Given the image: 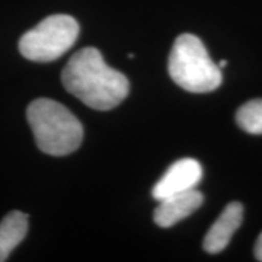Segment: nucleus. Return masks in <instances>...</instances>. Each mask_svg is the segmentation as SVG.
Listing matches in <instances>:
<instances>
[{"label":"nucleus","mask_w":262,"mask_h":262,"mask_svg":"<svg viewBox=\"0 0 262 262\" xmlns=\"http://www.w3.org/2000/svg\"><path fill=\"white\" fill-rule=\"evenodd\" d=\"M61 82L69 94L98 111L115 108L130 91L128 79L106 64L95 47H84L72 56L63 69Z\"/></svg>","instance_id":"obj_1"},{"label":"nucleus","mask_w":262,"mask_h":262,"mask_svg":"<svg viewBox=\"0 0 262 262\" xmlns=\"http://www.w3.org/2000/svg\"><path fill=\"white\" fill-rule=\"evenodd\" d=\"M27 120L34 133L38 149L51 156H66L79 149L83 127L64 105L39 98L29 103Z\"/></svg>","instance_id":"obj_2"},{"label":"nucleus","mask_w":262,"mask_h":262,"mask_svg":"<svg viewBox=\"0 0 262 262\" xmlns=\"http://www.w3.org/2000/svg\"><path fill=\"white\" fill-rule=\"evenodd\" d=\"M168 70L179 88L192 94L213 92L223 80L222 69L213 63L203 41L192 34H182L175 39Z\"/></svg>","instance_id":"obj_3"},{"label":"nucleus","mask_w":262,"mask_h":262,"mask_svg":"<svg viewBox=\"0 0 262 262\" xmlns=\"http://www.w3.org/2000/svg\"><path fill=\"white\" fill-rule=\"evenodd\" d=\"M79 37V24L70 15H51L19 39L20 54L31 61L47 63L67 53Z\"/></svg>","instance_id":"obj_4"},{"label":"nucleus","mask_w":262,"mask_h":262,"mask_svg":"<svg viewBox=\"0 0 262 262\" xmlns=\"http://www.w3.org/2000/svg\"><path fill=\"white\" fill-rule=\"evenodd\" d=\"M203 178V168L195 159H181L165 172V175L153 187L151 195L155 200L175 195L194 189Z\"/></svg>","instance_id":"obj_5"},{"label":"nucleus","mask_w":262,"mask_h":262,"mask_svg":"<svg viewBox=\"0 0 262 262\" xmlns=\"http://www.w3.org/2000/svg\"><path fill=\"white\" fill-rule=\"evenodd\" d=\"M203 201H204V195L200 191H196L195 188L162 198L159 200V206L156 207L153 214L155 223L165 229L177 225L178 222L192 214L196 208H200Z\"/></svg>","instance_id":"obj_6"},{"label":"nucleus","mask_w":262,"mask_h":262,"mask_svg":"<svg viewBox=\"0 0 262 262\" xmlns=\"http://www.w3.org/2000/svg\"><path fill=\"white\" fill-rule=\"evenodd\" d=\"M244 220V206L237 201L227 204L223 213L215 220L204 237V251L219 253L229 245L233 233L241 227Z\"/></svg>","instance_id":"obj_7"},{"label":"nucleus","mask_w":262,"mask_h":262,"mask_svg":"<svg viewBox=\"0 0 262 262\" xmlns=\"http://www.w3.org/2000/svg\"><path fill=\"white\" fill-rule=\"evenodd\" d=\"M28 232V214L10 211L0 222V262L8 261L10 252L18 246Z\"/></svg>","instance_id":"obj_8"},{"label":"nucleus","mask_w":262,"mask_h":262,"mask_svg":"<svg viewBox=\"0 0 262 262\" xmlns=\"http://www.w3.org/2000/svg\"><path fill=\"white\" fill-rule=\"evenodd\" d=\"M236 122L249 134H262V99L244 103L236 113Z\"/></svg>","instance_id":"obj_9"},{"label":"nucleus","mask_w":262,"mask_h":262,"mask_svg":"<svg viewBox=\"0 0 262 262\" xmlns=\"http://www.w3.org/2000/svg\"><path fill=\"white\" fill-rule=\"evenodd\" d=\"M253 252H255V258H256L258 261L262 262V233L259 234L258 239H256V244H255Z\"/></svg>","instance_id":"obj_10"},{"label":"nucleus","mask_w":262,"mask_h":262,"mask_svg":"<svg viewBox=\"0 0 262 262\" xmlns=\"http://www.w3.org/2000/svg\"><path fill=\"white\" fill-rule=\"evenodd\" d=\"M226 64H227V61H226V60H222V61L219 63V67H220V69H223V67H226Z\"/></svg>","instance_id":"obj_11"}]
</instances>
